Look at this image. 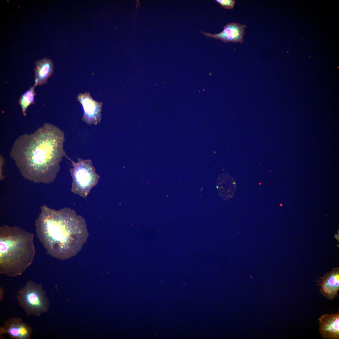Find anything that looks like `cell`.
Masks as SVG:
<instances>
[{"label": "cell", "instance_id": "6da1fadb", "mask_svg": "<svg viewBox=\"0 0 339 339\" xmlns=\"http://www.w3.org/2000/svg\"><path fill=\"white\" fill-rule=\"evenodd\" d=\"M65 141L62 130L46 123L34 133L17 138L9 155L25 179L35 183H50L56 178L60 163L67 155Z\"/></svg>", "mask_w": 339, "mask_h": 339}, {"label": "cell", "instance_id": "7a4b0ae2", "mask_svg": "<svg viewBox=\"0 0 339 339\" xmlns=\"http://www.w3.org/2000/svg\"><path fill=\"white\" fill-rule=\"evenodd\" d=\"M35 225L37 237L47 253L60 259L76 254L88 235L84 218L69 208L56 210L42 206Z\"/></svg>", "mask_w": 339, "mask_h": 339}, {"label": "cell", "instance_id": "3957f363", "mask_svg": "<svg viewBox=\"0 0 339 339\" xmlns=\"http://www.w3.org/2000/svg\"><path fill=\"white\" fill-rule=\"evenodd\" d=\"M34 234L17 226L0 227V273L21 275L33 261Z\"/></svg>", "mask_w": 339, "mask_h": 339}, {"label": "cell", "instance_id": "277c9868", "mask_svg": "<svg viewBox=\"0 0 339 339\" xmlns=\"http://www.w3.org/2000/svg\"><path fill=\"white\" fill-rule=\"evenodd\" d=\"M16 299L28 316L39 317L49 309V299L41 284L28 281L18 292Z\"/></svg>", "mask_w": 339, "mask_h": 339}, {"label": "cell", "instance_id": "5b68a950", "mask_svg": "<svg viewBox=\"0 0 339 339\" xmlns=\"http://www.w3.org/2000/svg\"><path fill=\"white\" fill-rule=\"evenodd\" d=\"M65 157L71 161L73 166L70 169L73 180L71 191L86 197L98 183L100 176L96 172L91 159L78 158L75 162L67 155Z\"/></svg>", "mask_w": 339, "mask_h": 339}, {"label": "cell", "instance_id": "8992f818", "mask_svg": "<svg viewBox=\"0 0 339 339\" xmlns=\"http://www.w3.org/2000/svg\"><path fill=\"white\" fill-rule=\"evenodd\" d=\"M77 98L83 109L82 120L89 125H96L100 123L102 103L94 100L89 92L79 94Z\"/></svg>", "mask_w": 339, "mask_h": 339}, {"label": "cell", "instance_id": "52a82bcc", "mask_svg": "<svg viewBox=\"0 0 339 339\" xmlns=\"http://www.w3.org/2000/svg\"><path fill=\"white\" fill-rule=\"evenodd\" d=\"M32 332L31 327L19 317L7 319L0 327V336L6 334L11 339H30Z\"/></svg>", "mask_w": 339, "mask_h": 339}, {"label": "cell", "instance_id": "ba28073f", "mask_svg": "<svg viewBox=\"0 0 339 339\" xmlns=\"http://www.w3.org/2000/svg\"><path fill=\"white\" fill-rule=\"evenodd\" d=\"M246 26L236 23H229L224 26L223 30L220 33L212 34L209 33L201 32L207 37L219 39L225 42H233L242 43L245 35Z\"/></svg>", "mask_w": 339, "mask_h": 339}, {"label": "cell", "instance_id": "9c48e42d", "mask_svg": "<svg viewBox=\"0 0 339 339\" xmlns=\"http://www.w3.org/2000/svg\"><path fill=\"white\" fill-rule=\"evenodd\" d=\"M320 293L330 300L338 296L339 290V268H333L320 280Z\"/></svg>", "mask_w": 339, "mask_h": 339}, {"label": "cell", "instance_id": "30bf717a", "mask_svg": "<svg viewBox=\"0 0 339 339\" xmlns=\"http://www.w3.org/2000/svg\"><path fill=\"white\" fill-rule=\"evenodd\" d=\"M319 331L325 339H339V313L324 314L318 319Z\"/></svg>", "mask_w": 339, "mask_h": 339}, {"label": "cell", "instance_id": "8fae6325", "mask_svg": "<svg viewBox=\"0 0 339 339\" xmlns=\"http://www.w3.org/2000/svg\"><path fill=\"white\" fill-rule=\"evenodd\" d=\"M35 85H41L46 84L48 78L54 71V64L52 60L45 57L36 62L34 69Z\"/></svg>", "mask_w": 339, "mask_h": 339}, {"label": "cell", "instance_id": "7c38bea8", "mask_svg": "<svg viewBox=\"0 0 339 339\" xmlns=\"http://www.w3.org/2000/svg\"><path fill=\"white\" fill-rule=\"evenodd\" d=\"M217 186L219 194L226 199L231 197L236 189L234 180L226 174L222 175L219 178Z\"/></svg>", "mask_w": 339, "mask_h": 339}, {"label": "cell", "instance_id": "4fadbf2b", "mask_svg": "<svg viewBox=\"0 0 339 339\" xmlns=\"http://www.w3.org/2000/svg\"><path fill=\"white\" fill-rule=\"evenodd\" d=\"M36 86L34 84L31 87L22 94L19 100L18 103L21 107L24 116L26 115V111L29 106L35 104V97L36 93L35 89Z\"/></svg>", "mask_w": 339, "mask_h": 339}, {"label": "cell", "instance_id": "5bb4252c", "mask_svg": "<svg viewBox=\"0 0 339 339\" xmlns=\"http://www.w3.org/2000/svg\"><path fill=\"white\" fill-rule=\"evenodd\" d=\"M215 1L222 7L228 9H233L235 2V1L234 0H216Z\"/></svg>", "mask_w": 339, "mask_h": 339}, {"label": "cell", "instance_id": "9a60e30c", "mask_svg": "<svg viewBox=\"0 0 339 339\" xmlns=\"http://www.w3.org/2000/svg\"><path fill=\"white\" fill-rule=\"evenodd\" d=\"M4 291L2 288L1 287L0 288V300H2L3 299V297L4 296Z\"/></svg>", "mask_w": 339, "mask_h": 339}]
</instances>
